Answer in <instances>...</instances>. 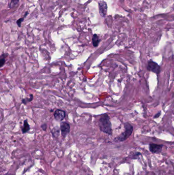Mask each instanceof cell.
Segmentation results:
<instances>
[{"mask_svg": "<svg viewBox=\"0 0 174 175\" xmlns=\"http://www.w3.org/2000/svg\"><path fill=\"white\" fill-rule=\"evenodd\" d=\"M52 134L53 135V136H58V134H59V129H57V128H54L53 129V130H52Z\"/></svg>", "mask_w": 174, "mask_h": 175, "instance_id": "5bb4252c", "label": "cell"}, {"mask_svg": "<svg viewBox=\"0 0 174 175\" xmlns=\"http://www.w3.org/2000/svg\"><path fill=\"white\" fill-rule=\"evenodd\" d=\"M29 15V12H28V11H27V12H25V14L23 17H21V18H20V19H19L17 20V24L18 27H21L22 23L23 22H24L25 18H26V17H27V15Z\"/></svg>", "mask_w": 174, "mask_h": 175, "instance_id": "8fae6325", "label": "cell"}, {"mask_svg": "<svg viewBox=\"0 0 174 175\" xmlns=\"http://www.w3.org/2000/svg\"><path fill=\"white\" fill-rule=\"evenodd\" d=\"M8 56V54H3L2 55H0V68L5 65V62L6 61V58Z\"/></svg>", "mask_w": 174, "mask_h": 175, "instance_id": "30bf717a", "label": "cell"}, {"mask_svg": "<svg viewBox=\"0 0 174 175\" xmlns=\"http://www.w3.org/2000/svg\"><path fill=\"white\" fill-rule=\"evenodd\" d=\"M163 145L157 144H151L149 145L150 151L154 154L159 153L162 151Z\"/></svg>", "mask_w": 174, "mask_h": 175, "instance_id": "52a82bcc", "label": "cell"}, {"mask_svg": "<svg viewBox=\"0 0 174 175\" xmlns=\"http://www.w3.org/2000/svg\"><path fill=\"white\" fill-rule=\"evenodd\" d=\"M33 99V95L31 94L29 98H24V99H23L22 102L24 105H27V103L31 102V101H32Z\"/></svg>", "mask_w": 174, "mask_h": 175, "instance_id": "4fadbf2b", "label": "cell"}, {"mask_svg": "<svg viewBox=\"0 0 174 175\" xmlns=\"http://www.w3.org/2000/svg\"><path fill=\"white\" fill-rule=\"evenodd\" d=\"M107 5L106 3L103 1H100L99 2V9L100 15L102 17H105L106 16L107 13Z\"/></svg>", "mask_w": 174, "mask_h": 175, "instance_id": "277c9868", "label": "cell"}, {"mask_svg": "<svg viewBox=\"0 0 174 175\" xmlns=\"http://www.w3.org/2000/svg\"><path fill=\"white\" fill-rule=\"evenodd\" d=\"M66 113L64 111L62 110L57 109L54 113L55 119L58 122H61L65 118Z\"/></svg>", "mask_w": 174, "mask_h": 175, "instance_id": "8992f818", "label": "cell"}, {"mask_svg": "<svg viewBox=\"0 0 174 175\" xmlns=\"http://www.w3.org/2000/svg\"><path fill=\"white\" fill-rule=\"evenodd\" d=\"M41 129H43L44 131H46V129H47V125H46V124H44L41 125Z\"/></svg>", "mask_w": 174, "mask_h": 175, "instance_id": "9a60e30c", "label": "cell"}, {"mask_svg": "<svg viewBox=\"0 0 174 175\" xmlns=\"http://www.w3.org/2000/svg\"><path fill=\"white\" fill-rule=\"evenodd\" d=\"M101 41V39H99V37L97 34H94L92 36V45L94 47H97L98 46L100 42Z\"/></svg>", "mask_w": 174, "mask_h": 175, "instance_id": "ba28073f", "label": "cell"}, {"mask_svg": "<svg viewBox=\"0 0 174 175\" xmlns=\"http://www.w3.org/2000/svg\"><path fill=\"white\" fill-rule=\"evenodd\" d=\"M19 2V0H11V2L10 3L8 7L10 9L13 8H15V7H16L17 6Z\"/></svg>", "mask_w": 174, "mask_h": 175, "instance_id": "7c38bea8", "label": "cell"}, {"mask_svg": "<svg viewBox=\"0 0 174 175\" xmlns=\"http://www.w3.org/2000/svg\"><path fill=\"white\" fill-rule=\"evenodd\" d=\"M124 127L125 131L119 135L118 137L114 139V141L119 142H123L125 141L127 139L131 136V135L133 132V126L129 124V122H126L124 124Z\"/></svg>", "mask_w": 174, "mask_h": 175, "instance_id": "7a4b0ae2", "label": "cell"}, {"mask_svg": "<svg viewBox=\"0 0 174 175\" xmlns=\"http://www.w3.org/2000/svg\"><path fill=\"white\" fill-rule=\"evenodd\" d=\"M161 115V112H158L155 115L154 117V118H157L158 117H159L160 116V115Z\"/></svg>", "mask_w": 174, "mask_h": 175, "instance_id": "2e32d148", "label": "cell"}, {"mask_svg": "<svg viewBox=\"0 0 174 175\" xmlns=\"http://www.w3.org/2000/svg\"><path fill=\"white\" fill-rule=\"evenodd\" d=\"M60 130L61 135L63 137H65L70 131V126L66 122H63L60 124Z\"/></svg>", "mask_w": 174, "mask_h": 175, "instance_id": "5b68a950", "label": "cell"}, {"mask_svg": "<svg viewBox=\"0 0 174 175\" xmlns=\"http://www.w3.org/2000/svg\"><path fill=\"white\" fill-rule=\"evenodd\" d=\"M30 129V127L29 126L28 122H27V120H25L24 122V125L22 127V132L23 134L27 133L29 131Z\"/></svg>", "mask_w": 174, "mask_h": 175, "instance_id": "9c48e42d", "label": "cell"}, {"mask_svg": "<svg viewBox=\"0 0 174 175\" xmlns=\"http://www.w3.org/2000/svg\"><path fill=\"white\" fill-rule=\"evenodd\" d=\"M99 126L101 131L111 135L112 134V124L109 116L107 114L102 115L99 120Z\"/></svg>", "mask_w": 174, "mask_h": 175, "instance_id": "6da1fadb", "label": "cell"}, {"mask_svg": "<svg viewBox=\"0 0 174 175\" xmlns=\"http://www.w3.org/2000/svg\"><path fill=\"white\" fill-rule=\"evenodd\" d=\"M147 69L148 70L153 72L157 74H159L161 71V68L159 65L152 60H150L148 61Z\"/></svg>", "mask_w": 174, "mask_h": 175, "instance_id": "3957f363", "label": "cell"}]
</instances>
